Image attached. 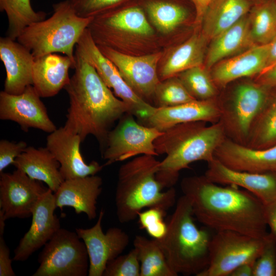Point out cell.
<instances>
[{
	"label": "cell",
	"mask_w": 276,
	"mask_h": 276,
	"mask_svg": "<svg viewBox=\"0 0 276 276\" xmlns=\"http://www.w3.org/2000/svg\"><path fill=\"white\" fill-rule=\"evenodd\" d=\"M181 189L191 201L194 217L206 227L257 238L268 234L265 204L251 193L219 186L204 175L185 178Z\"/></svg>",
	"instance_id": "obj_1"
},
{
	"label": "cell",
	"mask_w": 276,
	"mask_h": 276,
	"mask_svg": "<svg viewBox=\"0 0 276 276\" xmlns=\"http://www.w3.org/2000/svg\"><path fill=\"white\" fill-rule=\"evenodd\" d=\"M75 59V72L64 88L70 106L64 127L79 135L82 142L94 135L103 147L111 126L130 110L105 84L77 44Z\"/></svg>",
	"instance_id": "obj_2"
},
{
	"label": "cell",
	"mask_w": 276,
	"mask_h": 276,
	"mask_svg": "<svg viewBox=\"0 0 276 276\" xmlns=\"http://www.w3.org/2000/svg\"><path fill=\"white\" fill-rule=\"evenodd\" d=\"M196 121L175 125L165 131L154 142L158 155L166 154L160 162L156 174L164 188L173 187L179 172L192 163L203 160L208 163L215 158V152L226 137L221 123L208 125Z\"/></svg>",
	"instance_id": "obj_3"
},
{
	"label": "cell",
	"mask_w": 276,
	"mask_h": 276,
	"mask_svg": "<svg viewBox=\"0 0 276 276\" xmlns=\"http://www.w3.org/2000/svg\"><path fill=\"white\" fill-rule=\"evenodd\" d=\"M159 163L154 156L141 155L120 167L115 194L120 223L134 220L145 208L167 211L175 203V189L171 187L163 191L164 188L157 178Z\"/></svg>",
	"instance_id": "obj_4"
},
{
	"label": "cell",
	"mask_w": 276,
	"mask_h": 276,
	"mask_svg": "<svg viewBox=\"0 0 276 276\" xmlns=\"http://www.w3.org/2000/svg\"><path fill=\"white\" fill-rule=\"evenodd\" d=\"M191 201L183 195L167 222L164 237L157 240L171 269L177 274L198 276L210 263L212 237L194 221Z\"/></svg>",
	"instance_id": "obj_5"
},
{
	"label": "cell",
	"mask_w": 276,
	"mask_h": 276,
	"mask_svg": "<svg viewBox=\"0 0 276 276\" xmlns=\"http://www.w3.org/2000/svg\"><path fill=\"white\" fill-rule=\"evenodd\" d=\"M51 16L27 27L16 40L34 58L61 53L75 61L74 47L94 17L79 16L70 0L54 4Z\"/></svg>",
	"instance_id": "obj_6"
},
{
	"label": "cell",
	"mask_w": 276,
	"mask_h": 276,
	"mask_svg": "<svg viewBox=\"0 0 276 276\" xmlns=\"http://www.w3.org/2000/svg\"><path fill=\"white\" fill-rule=\"evenodd\" d=\"M269 88L251 80L236 84L224 100L217 98L219 121L226 136L245 145L256 119L269 97Z\"/></svg>",
	"instance_id": "obj_7"
},
{
	"label": "cell",
	"mask_w": 276,
	"mask_h": 276,
	"mask_svg": "<svg viewBox=\"0 0 276 276\" xmlns=\"http://www.w3.org/2000/svg\"><path fill=\"white\" fill-rule=\"evenodd\" d=\"M33 276H86L89 261L86 246L77 233L60 228L38 255Z\"/></svg>",
	"instance_id": "obj_8"
},
{
	"label": "cell",
	"mask_w": 276,
	"mask_h": 276,
	"mask_svg": "<svg viewBox=\"0 0 276 276\" xmlns=\"http://www.w3.org/2000/svg\"><path fill=\"white\" fill-rule=\"evenodd\" d=\"M264 238L229 231L216 232L210 245V263L198 276H229L238 266L254 263L259 256Z\"/></svg>",
	"instance_id": "obj_9"
},
{
	"label": "cell",
	"mask_w": 276,
	"mask_h": 276,
	"mask_svg": "<svg viewBox=\"0 0 276 276\" xmlns=\"http://www.w3.org/2000/svg\"><path fill=\"white\" fill-rule=\"evenodd\" d=\"M133 116L126 113L108 133L102 154L106 165L139 155H158L154 142L163 132L138 123Z\"/></svg>",
	"instance_id": "obj_10"
},
{
	"label": "cell",
	"mask_w": 276,
	"mask_h": 276,
	"mask_svg": "<svg viewBox=\"0 0 276 276\" xmlns=\"http://www.w3.org/2000/svg\"><path fill=\"white\" fill-rule=\"evenodd\" d=\"M77 45L94 66L105 84L128 106L130 113L140 121L149 117L156 107L147 102L131 88L120 75L116 65L101 52L87 29Z\"/></svg>",
	"instance_id": "obj_11"
},
{
	"label": "cell",
	"mask_w": 276,
	"mask_h": 276,
	"mask_svg": "<svg viewBox=\"0 0 276 276\" xmlns=\"http://www.w3.org/2000/svg\"><path fill=\"white\" fill-rule=\"evenodd\" d=\"M98 47L116 65L122 77L134 93L150 103L149 101L153 99L156 86L160 82L157 67L162 53L135 56L112 48Z\"/></svg>",
	"instance_id": "obj_12"
},
{
	"label": "cell",
	"mask_w": 276,
	"mask_h": 276,
	"mask_svg": "<svg viewBox=\"0 0 276 276\" xmlns=\"http://www.w3.org/2000/svg\"><path fill=\"white\" fill-rule=\"evenodd\" d=\"M49 190L41 181L16 169L0 173V211L7 220L32 216L33 211Z\"/></svg>",
	"instance_id": "obj_13"
},
{
	"label": "cell",
	"mask_w": 276,
	"mask_h": 276,
	"mask_svg": "<svg viewBox=\"0 0 276 276\" xmlns=\"http://www.w3.org/2000/svg\"><path fill=\"white\" fill-rule=\"evenodd\" d=\"M102 210L96 224L88 228H76L75 232L84 242L88 255V276H103L107 263L123 252L129 243L128 235L121 228L110 227L104 233Z\"/></svg>",
	"instance_id": "obj_14"
},
{
	"label": "cell",
	"mask_w": 276,
	"mask_h": 276,
	"mask_svg": "<svg viewBox=\"0 0 276 276\" xmlns=\"http://www.w3.org/2000/svg\"><path fill=\"white\" fill-rule=\"evenodd\" d=\"M40 98L33 85L17 95L1 91L0 119L14 122L26 132L31 128L49 133L54 131L57 128Z\"/></svg>",
	"instance_id": "obj_15"
},
{
	"label": "cell",
	"mask_w": 276,
	"mask_h": 276,
	"mask_svg": "<svg viewBox=\"0 0 276 276\" xmlns=\"http://www.w3.org/2000/svg\"><path fill=\"white\" fill-rule=\"evenodd\" d=\"M56 208L54 192L49 189L33 211L31 226L14 250L13 261H26L61 228L59 219L54 214Z\"/></svg>",
	"instance_id": "obj_16"
},
{
	"label": "cell",
	"mask_w": 276,
	"mask_h": 276,
	"mask_svg": "<svg viewBox=\"0 0 276 276\" xmlns=\"http://www.w3.org/2000/svg\"><path fill=\"white\" fill-rule=\"evenodd\" d=\"M80 136L64 126L57 128L47 137L46 147L60 164L64 180L96 175L103 166L93 160L86 163L81 152Z\"/></svg>",
	"instance_id": "obj_17"
},
{
	"label": "cell",
	"mask_w": 276,
	"mask_h": 276,
	"mask_svg": "<svg viewBox=\"0 0 276 276\" xmlns=\"http://www.w3.org/2000/svg\"><path fill=\"white\" fill-rule=\"evenodd\" d=\"M204 175L217 184L244 188L265 205L276 201V172L258 173L235 170L215 158L208 163Z\"/></svg>",
	"instance_id": "obj_18"
},
{
	"label": "cell",
	"mask_w": 276,
	"mask_h": 276,
	"mask_svg": "<svg viewBox=\"0 0 276 276\" xmlns=\"http://www.w3.org/2000/svg\"><path fill=\"white\" fill-rule=\"evenodd\" d=\"M220 117L217 98L209 100H195L170 107H155L149 117L141 122L144 125L164 132L182 123L196 121L216 123L219 121Z\"/></svg>",
	"instance_id": "obj_19"
},
{
	"label": "cell",
	"mask_w": 276,
	"mask_h": 276,
	"mask_svg": "<svg viewBox=\"0 0 276 276\" xmlns=\"http://www.w3.org/2000/svg\"><path fill=\"white\" fill-rule=\"evenodd\" d=\"M214 156L235 170L258 173L276 172V145L254 149L226 137L216 150Z\"/></svg>",
	"instance_id": "obj_20"
},
{
	"label": "cell",
	"mask_w": 276,
	"mask_h": 276,
	"mask_svg": "<svg viewBox=\"0 0 276 276\" xmlns=\"http://www.w3.org/2000/svg\"><path fill=\"white\" fill-rule=\"evenodd\" d=\"M268 44H255L237 56L225 59L210 71L217 87L224 88L229 83L259 76L266 68Z\"/></svg>",
	"instance_id": "obj_21"
},
{
	"label": "cell",
	"mask_w": 276,
	"mask_h": 276,
	"mask_svg": "<svg viewBox=\"0 0 276 276\" xmlns=\"http://www.w3.org/2000/svg\"><path fill=\"white\" fill-rule=\"evenodd\" d=\"M0 59L6 73L5 92L19 94L28 86L33 85L35 58L24 45L8 36L1 37Z\"/></svg>",
	"instance_id": "obj_22"
},
{
	"label": "cell",
	"mask_w": 276,
	"mask_h": 276,
	"mask_svg": "<svg viewBox=\"0 0 276 276\" xmlns=\"http://www.w3.org/2000/svg\"><path fill=\"white\" fill-rule=\"evenodd\" d=\"M102 185V178L96 175L64 180L54 193L56 207L62 210L70 206L76 214L83 213L89 220L94 219Z\"/></svg>",
	"instance_id": "obj_23"
},
{
	"label": "cell",
	"mask_w": 276,
	"mask_h": 276,
	"mask_svg": "<svg viewBox=\"0 0 276 276\" xmlns=\"http://www.w3.org/2000/svg\"><path fill=\"white\" fill-rule=\"evenodd\" d=\"M75 61L68 56L55 53L35 58L33 66V86L41 98L56 95L68 83L69 70Z\"/></svg>",
	"instance_id": "obj_24"
},
{
	"label": "cell",
	"mask_w": 276,
	"mask_h": 276,
	"mask_svg": "<svg viewBox=\"0 0 276 276\" xmlns=\"http://www.w3.org/2000/svg\"><path fill=\"white\" fill-rule=\"evenodd\" d=\"M13 165L30 178L45 183L54 193L64 180L60 164L46 147L28 146Z\"/></svg>",
	"instance_id": "obj_25"
},
{
	"label": "cell",
	"mask_w": 276,
	"mask_h": 276,
	"mask_svg": "<svg viewBox=\"0 0 276 276\" xmlns=\"http://www.w3.org/2000/svg\"><path fill=\"white\" fill-rule=\"evenodd\" d=\"M255 44L247 14L211 41L206 53L204 66L210 70L219 62Z\"/></svg>",
	"instance_id": "obj_26"
},
{
	"label": "cell",
	"mask_w": 276,
	"mask_h": 276,
	"mask_svg": "<svg viewBox=\"0 0 276 276\" xmlns=\"http://www.w3.org/2000/svg\"><path fill=\"white\" fill-rule=\"evenodd\" d=\"M208 41L201 32H195L186 41L171 50L158 70L160 81L203 65Z\"/></svg>",
	"instance_id": "obj_27"
},
{
	"label": "cell",
	"mask_w": 276,
	"mask_h": 276,
	"mask_svg": "<svg viewBox=\"0 0 276 276\" xmlns=\"http://www.w3.org/2000/svg\"><path fill=\"white\" fill-rule=\"evenodd\" d=\"M248 0H213L201 21V33L211 41L249 12Z\"/></svg>",
	"instance_id": "obj_28"
},
{
	"label": "cell",
	"mask_w": 276,
	"mask_h": 276,
	"mask_svg": "<svg viewBox=\"0 0 276 276\" xmlns=\"http://www.w3.org/2000/svg\"><path fill=\"white\" fill-rule=\"evenodd\" d=\"M160 32L168 34L185 22L188 9L176 0H140L139 4Z\"/></svg>",
	"instance_id": "obj_29"
},
{
	"label": "cell",
	"mask_w": 276,
	"mask_h": 276,
	"mask_svg": "<svg viewBox=\"0 0 276 276\" xmlns=\"http://www.w3.org/2000/svg\"><path fill=\"white\" fill-rule=\"evenodd\" d=\"M140 262V276H177L156 239L137 235L133 240Z\"/></svg>",
	"instance_id": "obj_30"
},
{
	"label": "cell",
	"mask_w": 276,
	"mask_h": 276,
	"mask_svg": "<svg viewBox=\"0 0 276 276\" xmlns=\"http://www.w3.org/2000/svg\"><path fill=\"white\" fill-rule=\"evenodd\" d=\"M255 44H266L276 37V0H262L248 13Z\"/></svg>",
	"instance_id": "obj_31"
},
{
	"label": "cell",
	"mask_w": 276,
	"mask_h": 276,
	"mask_svg": "<svg viewBox=\"0 0 276 276\" xmlns=\"http://www.w3.org/2000/svg\"><path fill=\"white\" fill-rule=\"evenodd\" d=\"M276 145V97L270 96L250 129L245 146L264 149Z\"/></svg>",
	"instance_id": "obj_32"
},
{
	"label": "cell",
	"mask_w": 276,
	"mask_h": 276,
	"mask_svg": "<svg viewBox=\"0 0 276 276\" xmlns=\"http://www.w3.org/2000/svg\"><path fill=\"white\" fill-rule=\"evenodd\" d=\"M0 10L5 12L8 20V37L16 40L30 25L45 18L46 13L36 12L31 0H0Z\"/></svg>",
	"instance_id": "obj_33"
},
{
	"label": "cell",
	"mask_w": 276,
	"mask_h": 276,
	"mask_svg": "<svg viewBox=\"0 0 276 276\" xmlns=\"http://www.w3.org/2000/svg\"><path fill=\"white\" fill-rule=\"evenodd\" d=\"M177 76L195 99L209 100L217 98L218 87L210 71L204 65L186 70Z\"/></svg>",
	"instance_id": "obj_34"
},
{
	"label": "cell",
	"mask_w": 276,
	"mask_h": 276,
	"mask_svg": "<svg viewBox=\"0 0 276 276\" xmlns=\"http://www.w3.org/2000/svg\"><path fill=\"white\" fill-rule=\"evenodd\" d=\"M153 99L156 107L173 106L196 100L177 76L160 81Z\"/></svg>",
	"instance_id": "obj_35"
},
{
	"label": "cell",
	"mask_w": 276,
	"mask_h": 276,
	"mask_svg": "<svg viewBox=\"0 0 276 276\" xmlns=\"http://www.w3.org/2000/svg\"><path fill=\"white\" fill-rule=\"evenodd\" d=\"M253 269V276H276V238L270 233L264 238L262 251Z\"/></svg>",
	"instance_id": "obj_36"
},
{
	"label": "cell",
	"mask_w": 276,
	"mask_h": 276,
	"mask_svg": "<svg viewBox=\"0 0 276 276\" xmlns=\"http://www.w3.org/2000/svg\"><path fill=\"white\" fill-rule=\"evenodd\" d=\"M140 271L137 251L133 247L127 254L109 261L103 276H140Z\"/></svg>",
	"instance_id": "obj_37"
},
{
	"label": "cell",
	"mask_w": 276,
	"mask_h": 276,
	"mask_svg": "<svg viewBox=\"0 0 276 276\" xmlns=\"http://www.w3.org/2000/svg\"><path fill=\"white\" fill-rule=\"evenodd\" d=\"M166 214V211L158 208L140 212L137 217L141 228L145 229L154 239H161L167 230V223L164 220Z\"/></svg>",
	"instance_id": "obj_38"
},
{
	"label": "cell",
	"mask_w": 276,
	"mask_h": 276,
	"mask_svg": "<svg viewBox=\"0 0 276 276\" xmlns=\"http://www.w3.org/2000/svg\"><path fill=\"white\" fill-rule=\"evenodd\" d=\"M70 1L79 16L83 17H94L119 7L129 0Z\"/></svg>",
	"instance_id": "obj_39"
},
{
	"label": "cell",
	"mask_w": 276,
	"mask_h": 276,
	"mask_svg": "<svg viewBox=\"0 0 276 276\" xmlns=\"http://www.w3.org/2000/svg\"><path fill=\"white\" fill-rule=\"evenodd\" d=\"M28 147L24 141L11 142L2 139L0 141V173L10 165H13L15 159Z\"/></svg>",
	"instance_id": "obj_40"
},
{
	"label": "cell",
	"mask_w": 276,
	"mask_h": 276,
	"mask_svg": "<svg viewBox=\"0 0 276 276\" xmlns=\"http://www.w3.org/2000/svg\"><path fill=\"white\" fill-rule=\"evenodd\" d=\"M12 267L10 249L5 243L3 236H0V276H15Z\"/></svg>",
	"instance_id": "obj_41"
},
{
	"label": "cell",
	"mask_w": 276,
	"mask_h": 276,
	"mask_svg": "<svg viewBox=\"0 0 276 276\" xmlns=\"http://www.w3.org/2000/svg\"><path fill=\"white\" fill-rule=\"evenodd\" d=\"M265 215L270 233L276 238V201L265 205Z\"/></svg>",
	"instance_id": "obj_42"
},
{
	"label": "cell",
	"mask_w": 276,
	"mask_h": 276,
	"mask_svg": "<svg viewBox=\"0 0 276 276\" xmlns=\"http://www.w3.org/2000/svg\"><path fill=\"white\" fill-rule=\"evenodd\" d=\"M257 82L269 88L276 87V64L259 75Z\"/></svg>",
	"instance_id": "obj_43"
},
{
	"label": "cell",
	"mask_w": 276,
	"mask_h": 276,
	"mask_svg": "<svg viewBox=\"0 0 276 276\" xmlns=\"http://www.w3.org/2000/svg\"><path fill=\"white\" fill-rule=\"evenodd\" d=\"M193 4L196 13L195 21L201 23L203 15L213 0H190Z\"/></svg>",
	"instance_id": "obj_44"
},
{
	"label": "cell",
	"mask_w": 276,
	"mask_h": 276,
	"mask_svg": "<svg viewBox=\"0 0 276 276\" xmlns=\"http://www.w3.org/2000/svg\"><path fill=\"white\" fill-rule=\"evenodd\" d=\"M254 263H244L236 267L229 276H253Z\"/></svg>",
	"instance_id": "obj_45"
},
{
	"label": "cell",
	"mask_w": 276,
	"mask_h": 276,
	"mask_svg": "<svg viewBox=\"0 0 276 276\" xmlns=\"http://www.w3.org/2000/svg\"><path fill=\"white\" fill-rule=\"evenodd\" d=\"M275 64H276V37L268 43L267 66L264 71Z\"/></svg>",
	"instance_id": "obj_46"
},
{
	"label": "cell",
	"mask_w": 276,
	"mask_h": 276,
	"mask_svg": "<svg viewBox=\"0 0 276 276\" xmlns=\"http://www.w3.org/2000/svg\"><path fill=\"white\" fill-rule=\"evenodd\" d=\"M6 220L3 213L0 211V236H3Z\"/></svg>",
	"instance_id": "obj_47"
}]
</instances>
